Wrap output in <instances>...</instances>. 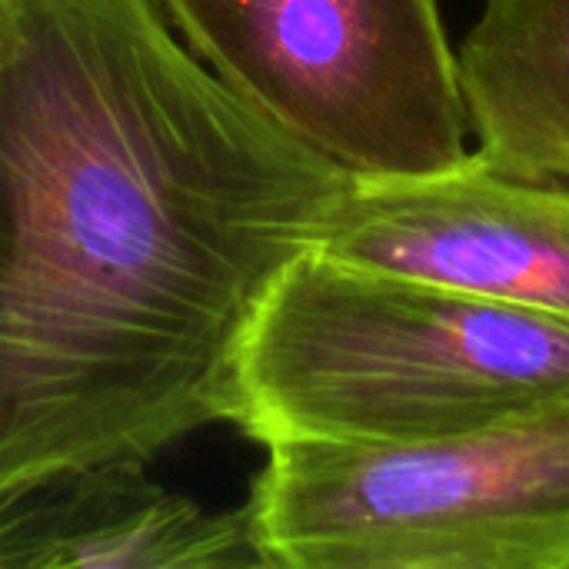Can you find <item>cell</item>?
<instances>
[{
    "instance_id": "6da1fadb",
    "label": "cell",
    "mask_w": 569,
    "mask_h": 569,
    "mask_svg": "<svg viewBox=\"0 0 569 569\" xmlns=\"http://www.w3.org/2000/svg\"><path fill=\"white\" fill-rule=\"evenodd\" d=\"M347 177L153 0H17L0 57V510L233 423L247 337Z\"/></svg>"
},
{
    "instance_id": "7a4b0ae2",
    "label": "cell",
    "mask_w": 569,
    "mask_h": 569,
    "mask_svg": "<svg viewBox=\"0 0 569 569\" xmlns=\"http://www.w3.org/2000/svg\"><path fill=\"white\" fill-rule=\"evenodd\" d=\"M567 397V323L307 250L247 337L233 423L260 443L410 447Z\"/></svg>"
},
{
    "instance_id": "3957f363",
    "label": "cell",
    "mask_w": 569,
    "mask_h": 569,
    "mask_svg": "<svg viewBox=\"0 0 569 569\" xmlns=\"http://www.w3.org/2000/svg\"><path fill=\"white\" fill-rule=\"evenodd\" d=\"M263 447V567L569 569V397L433 443Z\"/></svg>"
},
{
    "instance_id": "277c9868",
    "label": "cell",
    "mask_w": 569,
    "mask_h": 569,
    "mask_svg": "<svg viewBox=\"0 0 569 569\" xmlns=\"http://www.w3.org/2000/svg\"><path fill=\"white\" fill-rule=\"evenodd\" d=\"M193 57L350 183L443 173L470 127L440 0H160Z\"/></svg>"
},
{
    "instance_id": "5b68a950",
    "label": "cell",
    "mask_w": 569,
    "mask_h": 569,
    "mask_svg": "<svg viewBox=\"0 0 569 569\" xmlns=\"http://www.w3.org/2000/svg\"><path fill=\"white\" fill-rule=\"evenodd\" d=\"M313 250L569 327V187L507 177L473 153L417 180L347 183Z\"/></svg>"
},
{
    "instance_id": "8992f818",
    "label": "cell",
    "mask_w": 569,
    "mask_h": 569,
    "mask_svg": "<svg viewBox=\"0 0 569 569\" xmlns=\"http://www.w3.org/2000/svg\"><path fill=\"white\" fill-rule=\"evenodd\" d=\"M0 567H263L247 507L210 513L143 477L140 463L60 473L0 510Z\"/></svg>"
},
{
    "instance_id": "52a82bcc",
    "label": "cell",
    "mask_w": 569,
    "mask_h": 569,
    "mask_svg": "<svg viewBox=\"0 0 569 569\" xmlns=\"http://www.w3.org/2000/svg\"><path fill=\"white\" fill-rule=\"evenodd\" d=\"M470 153L569 187V0H483L457 50Z\"/></svg>"
},
{
    "instance_id": "ba28073f",
    "label": "cell",
    "mask_w": 569,
    "mask_h": 569,
    "mask_svg": "<svg viewBox=\"0 0 569 569\" xmlns=\"http://www.w3.org/2000/svg\"><path fill=\"white\" fill-rule=\"evenodd\" d=\"M13 7L17 0H0V57L7 53L10 37H13Z\"/></svg>"
}]
</instances>
